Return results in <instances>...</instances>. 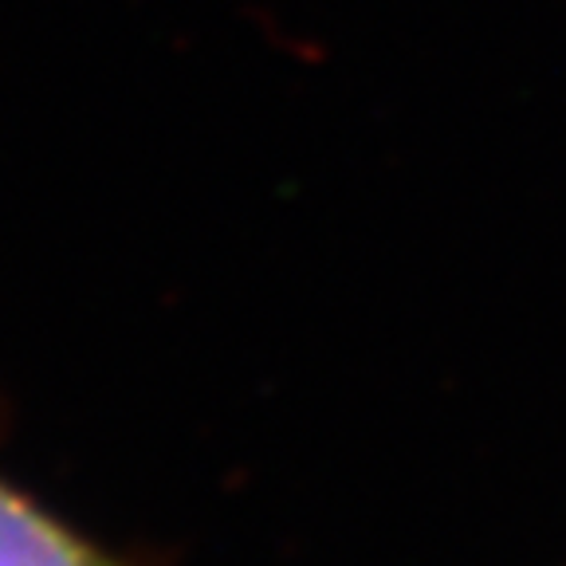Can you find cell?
<instances>
[{"mask_svg": "<svg viewBox=\"0 0 566 566\" xmlns=\"http://www.w3.org/2000/svg\"><path fill=\"white\" fill-rule=\"evenodd\" d=\"M0 566H123L0 480Z\"/></svg>", "mask_w": 566, "mask_h": 566, "instance_id": "obj_1", "label": "cell"}]
</instances>
